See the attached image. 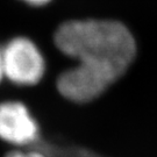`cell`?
<instances>
[{
    "mask_svg": "<svg viewBox=\"0 0 157 157\" xmlns=\"http://www.w3.org/2000/svg\"><path fill=\"white\" fill-rule=\"evenodd\" d=\"M4 76L17 85H35L42 79L45 62L37 45L27 37H15L2 48Z\"/></svg>",
    "mask_w": 157,
    "mask_h": 157,
    "instance_id": "7a4b0ae2",
    "label": "cell"
},
{
    "mask_svg": "<svg viewBox=\"0 0 157 157\" xmlns=\"http://www.w3.org/2000/svg\"><path fill=\"white\" fill-rule=\"evenodd\" d=\"M40 128L29 109L19 101L0 104V139L17 147L36 142Z\"/></svg>",
    "mask_w": 157,
    "mask_h": 157,
    "instance_id": "3957f363",
    "label": "cell"
},
{
    "mask_svg": "<svg viewBox=\"0 0 157 157\" xmlns=\"http://www.w3.org/2000/svg\"><path fill=\"white\" fill-rule=\"evenodd\" d=\"M55 43L78 64L59 75V93L75 102H87L120 78L136 54L129 29L118 21L76 20L59 26Z\"/></svg>",
    "mask_w": 157,
    "mask_h": 157,
    "instance_id": "6da1fadb",
    "label": "cell"
},
{
    "mask_svg": "<svg viewBox=\"0 0 157 157\" xmlns=\"http://www.w3.org/2000/svg\"><path fill=\"white\" fill-rule=\"evenodd\" d=\"M5 157H45L42 152L35 150H14L7 154Z\"/></svg>",
    "mask_w": 157,
    "mask_h": 157,
    "instance_id": "277c9868",
    "label": "cell"
},
{
    "mask_svg": "<svg viewBox=\"0 0 157 157\" xmlns=\"http://www.w3.org/2000/svg\"><path fill=\"white\" fill-rule=\"evenodd\" d=\"M4 76V61H2V48L0 47V82L2 80Z\"/></svg>",
    "mask_w": 157,
    "mask_h": 157,
    "instance_id": "8992f818",
    "label": "cell"
},
{
    "mask_svg": "<svg viewBox=\"0 0 157 157\" xmlns=\"http://www.w3.org/2000/svg\"><path fill=\"white\" fill-rule=\"evenodd\" d=\"M26 2H28L29 5H33V6H42L45 5L47 2H49L50 0H23Z\"/></svg>",
    "mask_w": 157,
    "mask_h": 157,
    "instance_id": "5b68a950",
    "label": "cell"
}]
</instances>
